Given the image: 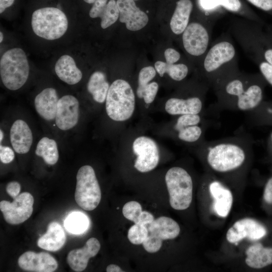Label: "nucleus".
<instances>
[{
    "label": "nucleus",
    "instance_id": "18",
    "mask_svg": "<svg viewBox=\"0 0 272 272\" xmlns=\"http://www.w3.org/2000/svg\"><path fill=\"white\" fill-rule=\"evenodd\" d=\"M100 249V243L98 240L94 237L90 238L83 247L69 252L66 257L67 262L74 271H82L87 267L89 259L96 256Z\"/></svg>",
    "mask_w": 272,
    "mask_h": 272
},
{
    "label": "nucleus",
    "instance_id": "25",
    "mask_svg": "<svg viewBox=\"0 0 272 272\" xmlns=\"http://www.w3.org/2000/svg\"><path fill=\"white\" fill-rule=\"evenodd\" d=\"M147 226L149 233L155 235L162 240L175 238L180 231L175 221L165 216L159 217Z\"/></svg>",
    "mask_w": 272,
    "mask_h": 272
},
{
    "label": "nucleus",
    "instance_id": "29",
    "mask_svg": "<svg viewBox=\"0 0 272 272\" xmlns=\"http://www.w3.org/2000/svg\"><path fill=\"white\" fill-rule=\"evenodd\" d=\"M35 154L41 157L47 164H55L59 158L57 145L55 140L43 137L38 142Z\"/></svg>",
    "mask_w": 272,
    "mask_h": 272
},
{
    "label": "nucleus",
    "instance_id": "4",
    "mask_svg": "<svg viewBox=\"0 0 272 272\" xmlns=\"http://www.w3.org/2000/svg\"><path fill=\"white\" fill-rule=\"evenodd\" d=\"M31 26L36 35L46 40H55L62 36L67 29L68 20L61 4L34 10L31 17Z\"/></svg>",
    "mask_w": 272,
    "mask_h": 272
},
{
    "label": "nucleus",
    "instance_id": "39",
    "mask_svg": "<svg viewBox=\"0 0 272 272\" xmlns=\"http://www.w3.org/2000/svg\"><path fill=\"white\" fill-rule=\"evenodd\" d=\"M260 71L266 81L272 86V65L266 61L259 63Z\"/></svg>",
    "mask_w": 272,
    "mask_h": 272
},
{
    "label": "nucleus",
    "instance_id": "9",
    "mask_svg": "<svg viewBox=\"0 0 272 272\" xmlns=\"http://www.w3.org/2000/svg\"><path fill=\"white\" fill-rule=\"evenodd\" d=\"M207 123L202 113L177 116L172 124L174 135L179 141L187 144L202 142Z\"/></svg>",
    "mask_w": 272,
    "mask_h": 272
},
{
    "label": "nucleus",
    "instance_id": "22",
    "mask_svg": "<svg viewBox=\"0 0 272 272\" xmlns=\"http://www.w3.org/2000/svg\"><path fill=\"white\" fill-rule=\"evenodd\" d=\"M92 18H100L101 26L106 29L119 18V10L115 0H96L89 11Z\"/></svg>",
    "mask_w": 272,
    "mask_h": 272
},
{
    "label": "nucleus",
    "instance_id": "16",
    "mask_svg": "<svg viewBox=\"0 0 272 272\" xmlns=\"http://www.w3.org/2000/svg\"><path fill=\"white\" fill-rule=\"evenodd\" d=\"M18 263L22 269L32 272H53L58 266L56 259L45 252L26 251L19 257Z\"/></svg>",
    "mask_w": 272,
    "mask_h": 272
},
{
    "label": "nucleus",
    "instance_id": "12",
    "mask_svg": "<svg viewBox=\"0 0 272 272\" xmlns=\"http://www.w3.org/2000/svg\"><path fill=\"white\" fill-rule=\"evenodd\" d=\"M182 34L184 48L189 54L199 56L208 51L210 34L204 25L198 22L190 23Z\"/></svg>",
    "mask_w": 272,
    "mask_h": 272
},
{
    "label": "nucleus",
    "instance_id": "43",
    "mask_svg": "<svg viewBox=\"0 0 272 272\" xmlns=\"http://www.w3.org/2000/svg\"><path fill=\"white\" fill-rule=\"evenodd\" d=\"M263 198L266 202L272 204V177L268 180L265 184Z\"/></svg>",
    "mask_w": 272,
    "mask_h": 272
},
{
    "label": "nucleus",
    "instance_id": "8",
    "mask_svg": "<svg viewBox=\"0 0 272 272\" xmlns=\"http://www.w3.org/2000/svg\"><path fill=\"white\" fill-rule=\"evenodd\" d=\"M75 199L83 209L92 211L101 199V191L95 171L90 165H84L78 170Z\"/></svg>",
    "mask_w": 272,
    "mask_h": 272
},
{
    "label": "nucleus",
    "instance_id": "24",
    "mask_svg": "<svg viewBox=\"0 0 272 272\" xmlns=\"http://www.w3.org/2000/svg\"><path fill=\"white\" fill-rule=\"evenodd\" d=\"M54 70L57 77L69 85H75L82 78V73L78 68L74 58L64 54L56 62Z\"/></svg>",
    "mask_w": 272,
    "mask_h": 272
},
{
    "label": "nucleus",
    "instance_id": "5",
    "mask_svg": "<svg viewBox=\"0 0 272 272\" xmlns=\"http://www.w3.org/2000/svg\"><path fill=\"white\" fill-rule=\"evenodd\" d=\"M105 102L106 113L113 121H126L134 112L135 94L129 83L124 80L117 79L111 84Z\"/></svg>",
    "mask_w": 272,
    "mask_h": 272
},
{
    "label": "nucleus",
    "instance_id": "15",
    "mask_svg": "<svg viewBox=\"0 0 272 272\" xmlns=\"http://www.w3.org/2000/svg\"><path fill=\"white\" fill-rule=\"evenodd\" d=\"M79 111V102L75 96H62L57 103L55 117L56 125L62 130L72 129L78 122Z\"/></svg>",
    "mask_w": 272,
    "mask_h": 272
},
{
    "label": "nucleus",
    "instance_id": "50",
    "mask_svg": "<svg viewBox=\"0 0 272 272\" xmlns=\"http://www.w3.org/2000/svg\"><path fill=\"white\" fill-rule=\"evenodd\" d=\"M84 3L88 4H93L96 0H82Z\"/></svg>",
    "mask_w": 272,
    "mask_h": 272
},
{
    "label": "nucleus",
    "instance_id": "37",
    "mask_svg": "<svg viewBox=\"0 0 272 272\" xmlns=\"http://www.w3.org/2000/svg\"><path fill=\"white\" fill-rule=\"evenodd\" d=\"M15 153L13 150L8 146H0V160L4 164H8L13 161Z\"/></svg>",
    "mask_w": 272,
    "mask_h": 272
},
{
    "label": "nucleus",
    "instance_id": "34",
    "mask_svg": "<svg viewBox=\"0 0 272 272\" xmlns=\"http://www.w3.org/2000/svg\"><path fill=\"white\" fill-rule=\"evenodd\" d=\"M142 212L141 205L136 201H130L126 203L122 208L124 217L134 223H138L139 218Z\"/></svg>",
    "mask_w": 272,
    "mask_h": 272
},
{
    "label": "nucleus",
    "instance_id": "42",
    "mask_svg": "<svg viewBox=\"0 0 272 272\" xmlns=\"http://www.w3.org/2000/svg\"><path fill=\"white\" fill-rule=\"evenodd\" d=\"M254 6L265 11L272 10V0H247Z\"/></svg>",
    "mask_w": 272,
    "mask_h": 272
},
{
    "label": "nucleus",
    "instance_id": "36",
    "mask_svg": "<svg viewBox=\"0 0 272 272\" xmlns=\"http://www.w3.org/2000/svg\"><path fill=\"white\" fill-rule=\"evenodd\" d=\"M156 69L149 66L143 67L140 71L138 77V85H144L149 83L156 75Z\"/></svg>",
    "mask_w": 272,
    "mask_h": 272
},
{
    "label": "nucleus",
    "instance_id": "31",
    "mask_svg": "<svg viewBox=\"0 0 272 272\" xmlns=\"http://www.w3.org/2000/svg\"><path fill=\"white\" fill-rule=\"evenodd\" d=\"M88 225L86 216L79 212L70 214L64 221L65 228L74 234H79L86 230Z\"/></svg>",
    "mask_w": 272,
    "mask_h": 272
},
{
    "label": "nucleus",
    "instance_id": "48",
    "mask_svg": "<svg viewBox=\"0 0 272 272\" xmlns=\"http://www.w3.org/2000/svg\"><path fill=\"white\" fill-rule=\"evenodd\" d=\"M264 57L265 61L272 65V49H268L264 52Z\"/></svg>",
    "mask_w": 272,
    "mask_h": 272
},
{
    "label": "nucleus",
    "instance_id": "35",
    "mask_svg": "<svg viewBox=\"0 0 272 272\" xmlns=\"http://www.w3.org/2000/svg\"><path fill=\"white\" fill-rule=\"evenodd\" d=\"M162 241L155 235L149 233L147 238L143 243V245L147 252L155 253L159 251L161 248Z\"/></svg>",
    "mask_w": 272,
    "mask_h": 272
},
{
    "label": "nucleus",
    "instance_id": "40",
    "mask_svg": "<svg viewBox=\"0 0 272 272\" xmlns=\"http://www.w3.org/2000/svg\"><path fill=\"white\" fill-rule=\"evenodd\" d=\"M164 55L166 59V62L168 63H175L180 58V53L173 48H168L164 52Z\"/></svg>",
    "mask_w": 272,
    "mask_h": 272
},
{
    "label": "nucleus",
    "instance_id": "23",
    "mask_svg": "<svg viewBox=\"0 0 272 272\" xmlns=\"http://www.w3.org/2000/svg\"><path fill=\"white\" fill-rule=\"evenodd\" d=\"M66 241V236L61 225L56 222L49 224L46 232L37 241L40 248L50 251L61 249Z\"/></svg>",
    "mask_w": 272,
    "mask_h": 272
},
{
    "label": "nucleus",
    "instance_id": "46",
    "mask_svg": "<svg viewBox=\"0 0 272 272\" xmlns=\"http://www.w3.org/2000/svg\"><path fill=\"white\" fill-rule=\"evenodd\" d=\"M16 0H0V14L3 13L7 9L11 7Z\"/></svg>",
    "mask_w": 272,
    "mask_h": 272
},
{
    "label": "nucleus",
    "instance_id": "1",
    "mask_svg": "<svg viewBox=\"0 0 272 272\" xmlns=\"http://www.w3.org/2000/svg\"><path fill=\"white\" fill-rule=\"evenodd\" d=\"M199 152L209 167L218 173H227L243 167L250 157L252 144L249 137L237 135L199 144Z\"/></svg>",
    "mask_w": 272,
    "mask_h": 272
},
{
    "label": "nucleus",
    "instance_id": "30",
    "mask_svg": "<svg viewBox=\"0 0 272 272\" xmlns=\"http://www.w3.org/2000/svg\"><path fill=\"white\" fill-rule=\"evenodd\" d=\"M155 68L160 77L167 73L174 81L180 82L184 80L188 75V66L184 63H168L157 61L155 63Z\"/></svg>",
    "mask_w": 272,
    "mask_h": 272
},
{
    "label": "nucleus",
    "instance_id": "33",
    "mask_svg": "<svg viewBox=\"0 0 272 272\" xmlns=\"http://www.w3.org/2000/svg\"><path fill=\"white\" fill-rule=\"evenodd\" d=\"M147 225L134 224L128 230L127 238L129 241L135 245L143 243L148 236Z\"/></svg>",
    "mask_w": 272,
    "mask_h": 272
},
{
    "label": "nucleus",
    "instance_id": "13",
    "mask_svg": "<svg viewBox=\"0 0 272 272\" xmlns=\"http://www.w3.org/2000/svg\"><path fill=\"white\" fill-rule=\"evenodd\" d=\"M266 234L265 228L254 219L244 218L236 221L228 230L226 238L231 243L237 244L244 238L259 240Z\"/></svg>",
    "mask_w": 272,
    "mask_h": 272
},
{
    "label": "nucleus",
    "instance_id": "11",
    "mask_svg": "<svg viewBox=\"0 0 272 272\" xmlns=\"http://www.w3.org/2000/svg\"><path fill=\"white\" fill-rule=\"evenodd\" d=\"M34 203L32 195L24 192L14 198L10 202L7 200L0 202V209L8 223L18 225L23 223L31 216Z\"/></svg>",
    "mask_w": 272,
    "mask_h": 272
},
{
    "label": "nucleus",
    "instance_id": "28",
    "mask_svg": "<svg viewBox=\"0 0 272 272\" xmlns=\"http://www.w3.org/2000/svg\"><path fill=\"white\" fill-rule=\"evenodd\" d=\"M110 85L104 73L101 71L94 72L90 77L87 89L93 100L98 103L105 102Z\"/></svg>",
    "mask_w": 272,
    "mask_h": 272
},
{
    "label": "nucleus",
    "instance_id": "47",
    "mask_svg": "<svg viewBox=\"0 0 272 272\" xmlns=\"http://www.w3.org/2000/svg\"><path fill=\"white\" fill-rule=\"evenodd\" d=\"M107 272H123L124 271L119 266L116 264H109L106 267Z\"/></svg>",
    "mask_w": 272,
    "mask_h": 272
},
{
    "label": "nucleus",
    "instance_id": "17",
    "mask_svg": "<svg viewBox=\"0 0 272 272\" xmlns=\"http://www.w3.org/2000/svg\"><path fill=\"white\" fill-rule=\"evenodd\" d=\"M119 19L125 24L126 28L130 31H138L144 28L148 23L147 15L141 11L133 0H117Z\"/></svg>",
    "mask_w": 272,
    "mask_h": 272
},
{
    "label": "nucleus",
    "instance_id": "3",
    "mask_svg": "<svg viewBox=\"0 0 272 272\" xmlns=\"http://www.w3.org/2000/svg\"><path fill=\"white\" fill-rule=\"evenodd\" d=\"M236 50L227 40L215 43L209 48L203 61L205 83L213 88L228 77L238 72L233 62Z\"/></svg>",
    "mask_w": 272,
    "mask_h": 272
},
{
    "label": "nucleus",
    "instance_id": "7",
    "mask_svg": "<svg viewBox=\"0 0 272 272\" xmlns=\"http://www.w3.org/2000/svg\"><path fill=\"white\" fill-rule=\"evenodd\" d=\"M165 180L171 207L176 210L187 209L192 201L193 191L189 173L181 167H173L167 171Z\"/></svg>",
    "mask_w": 272,
    "mask_h": 272
},
{
    "label": "nucleus",
    "instance_id": "52",
    "mask_svg": "<svg viewBox=\"0 0 272 272\" xmlns=\"http://www.w3.org/2000/svg\"><path fill=\"white\" fill-rule=\"evenodd\" d=\"M3 40V34L2 32H0V42L1 43Z\"/></svg>",
    "mask_w": 272,
    "mask_h": 272
},
{
    "label": "nucleus",
    "instance_id": "32",
    "mask_svg": "<svg viewBox=\"0 0 272 272\" xmlns=\"http://www.w3.org/2000/svg\"><path fill=\"white\" fill-rule=\"evenodd\" d=\"M159 85L156 82H150L144 85H138L136 91L138 97L143 99L146 104L153 103L157 95Z\"/></svg>",
    "mask_w": 272,
    "mask_h": 272
},
{
    "label": "nucleus",
    "instance_id": "49",
    "mask_svg": "<svg viewBox=\"0 0 272 272\" xmlns=\"http://www.w3.org/2000/svg\"><path fill=\"white\" fill-rule=\"evenodd\" d=\"M268 149H270L272 150V131L270 134L269 139H268Z\"/></svg>",
    "mask_w": 272,
    "mask_h": 272
},
{
    "label": "nucleus",
    "instance_id": "51",
    "mask_svg": "<svg viewBox=\"0 0 272 272\" xmlns=\"http://www.w3.org/2000/svg\"><path fill=\"white\" fill-rule=\"evenodd\" d=\"M4 138V133L2 129L0 130V142L1 143L2 141H3Z\"/></svg>",
    "mask_w": 272,
    "mask_h": 272
},
{
    "label": "nucleus",
    "instance_id": "45",
    "mask_svg": "<svg viewBox=\"0 0 272 272\" xmlns=\"http://www.w3.org/2000/svg\"><path fill=\"white\" fill-rule=\"evenodd\" d=\"M200 4L206 10H211L219 6L218 0H200Z\"/></svg>",
    "mask_w": 272,
    "mask_h": 272
},
{
    "label": "nucleus",
    "instance_id": "53",
    "mask_svg": "<svg viewBox=\"0 0 272 272\" xmlns=\"http://www.w3.org/2000/svg\"><path fill=\"white\" fill-rule=\"evenodd\" d=\"M133 1H137V0H133Z\"/></svg>",
    "mask_w": 272,
    "mask_h": 272
},
{
    "label": "nucleus",
    "instance_id": "41",
    "mask_svg": "<svg viewBox=\"0 0 272 272\" xmlns=\"http://www.w3.org/2000/svg\"><path fill=\"white\" fill-rule=\"evenodd\" d=\"M21 190V185L17 181H11L8 183L6 186V191L13 198L17 196Z\"/></svg>",
    "mask_w": 272,
    "mask_h": 272
},
{
    "label": "nucleus",
    "instance_id": "6",
    "mask_svg": "<svg viewBox=\"0 0 272 272\" xmlns=\"http://www.w3.org/2000/svg\"><path fill=\"white\" fill-rule=\"evenodd\" d=\"M29 65L24 51L14 48L6 51L0 60V75L4 86L15 91L26 82L29 74Z\"/></svg>",
    "mask_w": 272,
    "mask_h": 272
},
{
    "label": "nucleus",
    "instance_id": "26",
    "mask_svg": "<svg viewBox=\"0 0 272 272\" xmlns=\"http://www.w3.org/2000/svg\"><path fill=\"white\" fill-rule=\"evenodd\" d=\"M245 263L250 267L259 269L272 264V248L260 243L250 246L246 250Z\"/></svg>",
    "mask_w": 272,
    "mask_h": 272
},
{
    "label": "nucleus",
    "instance_id": "2",
    "mask_svg": "<svg viewBox=\"0 0 272 272\" xmlns=\"http://www.w3.org/2000/svg\"><path fill=\"white\" fill-rule=\"evenodd\" d=\"M213 88L221 109L249 112L262 102V87L253 76L239 71Z\"/></svg>",
    "mask_w": 272,
    "mask_h": 272
},
{
    "label": "nucleus",
    "instance_id": "10",
    "mask_svg": "<svg viewBox=\"0 0 272 272\" xmlns=\"http://www.w3.org/2000/svg\"><path fill=\"white\" fill-rule=\"evenodd\" d=\"M135 155L134 167L142 173L148 172L155 169L160 160V151L157 143L146 135L135 138L131 146Z\"/></svg>",
    "mask_w": 272,
    "mask_h": 272
},
{
    "label": "nucleus",
    "instance_id": "19",
    "mask_svg": "<svg viewBox=\"0 0 272 272\" xmlns=\"http://www.w3.org/2000/svg\"><path fill=\"white\" fill-rule=\"evenodd\" d=\"M209 189L214 199L213 207L214 212L220 217H227L233 203L231 191L217 180L210 182Z\"/></svg>",
    "mask_w": 272,
    "mask_h": 272
},
{
    "label": "nucleus",
    "instance_id": "20",
    "mask_svg": "<svg viewBox=\"0 0 272 272\" xmlns=\"http://www.w3.org/2000/svg\"><path fill=\"white\" fill-rule=\"evenodd\" d=\"M11 145L14 151L21 154L28 153L33 142L32 131L28 124L22 119L16 120L10 132Z\"/></svg>",
    "mask_w": 272,
    "mask_h": 272
},
{
    "label": "nucleus",
    "instance_id": "44",
    "mask_svg": "<svg viewBox=\"0 0 272 272\" xmlns=\"http://www.w3.org/2000/svg\"><path fill=\"white\" fill-rule=\"evenodd\" d=\"M154 220V217L151 213L147 211H142L137 224L147 225L152 223Z\"/></svg>",
    "mask_w": 272,
    "mask_h": 272
},
{
    "label": "nucleus",
    "instance_id": "14",
    "mask_svg": "<svg viewBox=\"0 0 272 272\" xmlns=\"http://www.w3.org/2000/svg\"><path fill=\"white\" fill-rule=\"evenodd\" d=\"M206 92L186 97H174L168 99L165 104V111L169 115L202 113L204 108Z\"/></svg>",
    "mask_w": 272,
    "mask_h": 272
},
{
    "label": "nucleus",
    "instance_id": "27",
    "mask_svg": "<svg viewBox=\"0 0 272 272\" xmlns=\"http://www.w3.org/2000/svg\"><path fill=\"white\" fill-rule=\"evenodd\" d=\"M193 5L190 0H179L170 20L172 31L176 35L182 34L189 24Z\"/></svg>",
    "mask_w": 272,
    "mask_h": 272
},
{
    "label": "nucleus",
    "instance_id": "21",
    "mask_svg": "<svg viewBox=\"0 0 272 272\" xmlns=\"http://www.w3.org/2000/svg\"><path fill=\"white\" fill-rule=\"evenodd\" d=\"M58 100L55 89L52 88L44 89L34 100L37 113L45 120H53L55 117Z\"/></svg>",
    "mask_w": 272,
    "mask_h": 272
},
{
    "label": "nucleus",
    "instance_id": "38",
    "mask_svg": "<svg viewBox=\"0 0 272 272\" xmlns=\"http://www.w3.org/2000/svg\"><path fill=\"white\" fill-rule=\"evenodd\" d=\"M218 1L219 5L233 12L239 11L241 8L240 0H218Z\"/></svg>",
    "mask_w": 272,
    "mask_h": 272
}]
</instances>
